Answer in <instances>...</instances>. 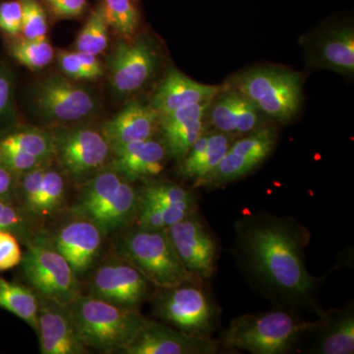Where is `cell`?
Segmentation results:
<instances>
[{
	"instance_id": "6da1fadb",
	"label": "cell",
	"mask_w": 354,
	"mask_h": 354,
	"mask_svg": "<svg viewBox=\"0 0 354 354\" xmlns=\"http://www.w3.org/2000/svg\"><path fill=\"white\" fill-rule=\"evenodd\" d=\"M307 232L295 221L262 216L244 225L239 235L247 259L266 285L304 297L315 285L305 263Z\"/></svg>"
},
{
	"instance_id": "7a4b0ae2",
	"label": "cell",
	"mask_w": 354,
	"mask_h": 354,
	"mask_svg": "<svg viewBox=\"0 0 354 354\" xmlns=\"http://www.w3.org/2000/svg\"><path fill=\"white\" fill-rule=\"evenodd\" d=\"M79 337L88 348L121 353L148 322L138 309H128L92 297L79 295L68 305Z\"/></svg>"
},
{
	"instance_id": "3957f363",
	"label": "cell",
	"mask_w": 354,
	"mask_h": 354,
	"mask_svg": "<svg viewBox=\"0 0 354 354\" xmlns=\"http://www.w3.org/2000/svg\"><path fill=\"white\" fill-rule=\"evenodd\" d=\"M288 312L271 311L237 317L221 335L223 346L254 354L288 353L300 337L320 327Z\"/></svg>"
},
{
	"instance_id": "277c9868",
	"label": "cell",
	"mask_w": 354,
	"mask_h": 354,
	"mask_svg": "<svg viewBox=\"0 0 354 354\" xmlns=\"http://www.w3.org/2000/svg\"><path fill=\"white\" fill-rule=\"evenodd\" d=\"M115 252L156 288H171L195 279L179 259L167 230L137 225L118 239Z\"/></svg>"
},
{
	"instance_id": "5b68a950",
	"label": "cell",
	"mask_w": 354,
	"mask_h": 354,
	"mask_svg": "<svg viewBox=\"0 0 354 354\" xmlns=\"http://www.w3.org/2000/svg\"><path fill=\"white\" fill-rule=\"evenodd\" d=\"M26 247L20 265L28 285L39 297L68 306L81 295L79 278L55 248L50 232L39 228Z\"/></svg>"
},
{
	"instance_id": "8992f818",
	"label": "cell",
	"mask_w": 354,
	"mask_h": 354,
	"mask_svg": "<svg viewBox=\"0 0 354 354\" xmlns=\"http://www.w3.org/2000/svg\"><path fill=\"white\" fill-rule=\"evenodd\" d=\"M228 87L234 88L260 113L281 122L290 120L302 101V76L298 72L260 66L235 75Z\"/></svg>"
},
{
	"instance_id": "52a82bcc",
	"label": "cell",
	"mask_w": 354,
	"mask_h": 354,
	"mask_svg": "<svg viewBox=\"0 0 354 354\" xmlns=\"http://www.w3.org/2000/svg\"><path fill=\"white\" fill-rule=\"evenodd\" d=\"M203 283L193 279L171 288H157L152 299L153 314L185 334L212 339L216 310Z\"/></svg>"
},
{
	"instance_id": "ba28073f",
	"label": "cell",
	"mask_w": 354,
	"mask_h": 354,
	"mask_svg": "<svg viewBox=\"0 0 354 354\" xmlns=\"http://www.w3.org/2000/svg\"><path fill=\"white\" fill-rule=\"evenodd\" d=\"M53 133L55 156L60 171L82 184L106 167L111 149L102 132L88 127L58 129Z\"/></svg>"
},
{
	"instance_id": "9c48e42d",
	"label": "cell",
	"mask_w": 354,
	"mask_h": 354,
	"mask_svg": "<svg viewBox=\"0 0 354 354\" xmlns=\"http://www.w3.org/2000/svg\"><path fill=\"white\" fill-rule=\"evenodd\" d=\"M35 104L43 118L62 124L88 118L100 106L94 93L62 76L48 77L39 84Z\"/></svg>"
},
{
	"instance_id": "30bf717a",
	"label": "cell",
	"mask_w": 354,
	"mask_h": 354,
	"mask_svg": "<svg viewBox=\"0 0 354 354\" xmlns=\"http://www.w3.org/2000/svg\"><path fill=\"white\" fill-rule=\"evenodd\" d=\"M150 286L136 268L118 257L97 267L88 295L124 308L138 309L150 295Z\"/></svg>"
},
{
	"instance_id": "8fae6325",
	"label": "cell",
	"mask_w": 354,
	"mask_h": 354,
	"mask_svg": "<svg viewBox=\"0 0 354 354\" xmlns=\"http://www.w3.org/2000/svg\"><path fill=\"white\" fill-rule=\"evenodd\" d=\"M277 144V133L269 127H260L232 142L218 167L198 184L221 186L245 176L269 157Z\"/></svg>"
},
{
	"instance_id": "7c38bea8",
	"label": "cell",
	"mask_w": 354,
	"mask_h": 354,
	"mask_svg": "<svg viewBox=\"0 0 354 354\" xmlns=\"http://www.w3.org/2000/svg\"><path fill=\"white\" fill-rule=\"evenodd\" d=\"M179 259L199 281H208L216 270V245L209 230L195 213L167 228Z\"/></svg>"
},
{
	"instance_id": "4fadbf2b",
	"label": "cell",
	"mask_w": 354,
	"mask_h": 354,
	"mask_svg": "<svg viewBox=\"0 0 354 354\" xmlns=\"http://www.w3.org/2000/svg\"><path fill=\"white\" fill-rule=\"evenodd\" d=\"M158 55L153 44L140 38L132 44L118 43L109 57L111 83L118 95L137 92L153 76Z\"/></svg>"
},
{
	"instance_id": "5bb4252c",
	"label": "cell",
	"mask_w": 354,
	"mask_h": 354,
	"mask_svg": "<svg viewBox=\"0 0 354 354\" xmlns=\"http://www.w3.org/2000/svg\"><path fill=\"white\" fill-rule=\"evenodd\" d=\"M50 234L55 248L78 278L92 269L101 254L106 236L94 221L80 216H75Z\"/></svg>"
},
{
	"instance_id": "9a60e30c",
	"label": "cell",
	"mask_w": 354,
	"mask_h": 354,
	"mask_svg": "<svg viewBox=\"0 0 354 354\" xmlns=\"http://www.w3.org/2000/svg\"><path fill=\"white\" fill-rule=\"evenodd\" d=\"M39 297L38 330L41 354H85L88 348L79 337L69 307Z\"/></svg>"
},
{
	"instance_id": "2e32d148",
	"label": "cell",
	"mask_w": 354,
	"mask_h": 354,
	"mask_svg": "<svg viewBox=\"0 0 354 354\" xmlns=\"http://www.w3.org/2000/svg\"><path fill=\"white\" fill-rule=\"evenodd\" d=\"M218 342L185 334L165 323L148 320L123 354H212Z\"/></svg>"
},
{
	"instance_id": "e0dca14e",
	"label": "cell",
	"mask_w": 354,
	"mask_h": 354,
	"mask_svg": "<svg viewBox=\"0 0 354 354\" xmlns=\"http://www.w3.org/2000/svg\"><path fill=\"white\" fill-rule=\"evenodd\" d=\"M60 171L48 165L21 178L17 190V203L28 213L41 221L57 213L64 206L66 197V181Z\"/></svg>"
},
{
	"instance_id": "ac0fdd59",
	"label": "cell",
	"mask_w": 354,
	"mask_h": 354,
	"mask_svg": "<svg viewBox=\"0 0 354 354\" xmlns=\"http://www.w3.org/2000/svg\"><path fill=\"white\" fill-rule=\"evenodd\" d=\"M259 109L234 88L227 87L212 100L207 115L216 131L234 138L260 128Z\"/></svg>"
},
{
	"instance_id": "d6986e66",
	"label": "cell",
	"mask_w": 354,
	"mask_h": 354,
	"mask_svg": "<svg viewBox=\"0 0 354 354\" xmlns=\"http://www.w3.org/2000/svg\"><path fill=\"white\" fill-rule=\"evenodd\" d=\"M212 101L191 104L160 115V128L167 153L183 160L204 133V121Z\"/></svg>"
},
{
	"instance_id": "ffe728a7",
	"label": "cell",
	"mask_w": 354,
	"mask_h": 354,
	"mask_svg": "<svg viewBox=\"0 0 354 354\" xmlns=\"http://www.w3.org/2000/svg\"><path fill=\"white\" fill-rule=\"evenodd\" d=\"M111 153L113 158L106 167L129 183L158 176L164 171L167 155L165 144L152 138L127 144Z\"/></svg>"
},
{
	"instance_id": "44dd1931",
	"label": "cell",
	"mask_w": 354,
	"mask_h": 354,
	"mask_svg": "<svg viewBox=\"0 0 354 354\" xmlns=\"http://www.w3.org/2000/svg\"><path fill=\"white\" fill-rule=\"evenodd\" d=\"M221 90V86L198 83L171 68L153 94L151 106L164 115L184 106L212 101Z\"/></svg>"
},
{
	"instance_id": "7402d4cb",
	"label": "cell",
	"mask_w": 354,
	"mask_h": 354,
	"mask_svg": "<svg viewBox=\"0 0 354 354\" xmlns=\"http://www.w3.org/2000/svg\"><path fill=\"white\" fill-rule=\"evenodd\" d=\"M158 127L160 114L151 106L132 102L104 125L102 133L113 151L127 144L152 138Z\"/></svg>"
},
{
	"instance_id": "603a6c76",
	"label": "cell",
	"mask_w": 354,
	"mask_h": 354,
	"mask_svg": "<svg viewBox=\"0 0 354 354\" xmlns=\"http://www.w3.org/2000/svg\"><path fill=\"white\" fill-rule=\"evenodd\" d=\"M313 64L342 75L354 73V31L351 26H339L324 32L315 41Z\"/></svg>"
},
{
	"instance_id": "cb8c5ba5",
	"label": "cell",
	"mask_w": 354,
	"mask_h": 354,
	"mask_svg": "<svg viewBox=\"0 0 354 354\" xmlns=\"http://www.w3.org/2000/svg\"><path fill=\"white\" fill-rule=\"evenodd\" d=\"M232 142V137L225 133H203L183 158V176L193 179L197 187L218 167Z\"/></svg>"
},
{
	"instance_id": "d4e9b609",
	"label": "cell",
	"mask_w": 354,
	"mask_h": 354,
	"mask_svg": "<svg viewBox=\"0 0 354 354\" xmlns=\"http://www.w3.org/2000/svg\"><path fill=\"white\" fill-rule=\"evenodd\" d=\"M139 192L131 183L123 179L120 187L108 201L84 216L94 221L104 235L123 230L136 218Z\"/></svg>"
},
{
	"instance_id": "484cf974",
	"label": "cell",
	"mask_w": 354,
	"mask_h": 354,
	"mask_svg": "<svg viewBox=\"0 0 354 354\" xmlns=\"http://www.w3.org/2000/svg\"><path fill=\"white\" fill-rule=\"evenodd\" d=\"M122 180V177L118 172L104 167L81 184L80 193L71 208L72 214L74 216H88L113 196Z\"/></svg>"
},
{
	"instance_id": "4316f807",
	"label": "cell",
	"mask_w": 354,
	"mask_h": 354,
	"mask_svg": "<svg viewBox=\"0 0 354 354\" xmlns=\"http://www.w3.org/2000/svg\"><path fill=\"white\" fill-rule=\"evenodd\" d=\"M0 307L38 330L39 297L31 288L0 278Z\"/></svg>"
},
{
	"instance_id": "83f0119b",
	"label": "cell",
	"mask_w": 354,
	"mask_h": 354,
	"mask_svg": "<svg viewBox=\"0 0 354 354\" xmlns=\"http://www.w3.org/2000/svg\"><path fill=\"white\" fill-rule=\"evenodd\" d=\"M0 149L28 153L44 162H53L55 156L53 133L38 128H25L9 133L0 138Z\"/></svg>"
},
{
	"instance_id": "f1b7e54d",
	"label": "cell",
	"mask_w": 354,
	"mask_h": 354,
	"mask_svg": "<svg viewBox=\"0 0 354 354\" xmlns=\"http://www.w3.org/2000/svg\"><path fill=\"white\" fill-rule=\"evenodd\" d=\"M321 354H353L354 353V317L348 312L327 323L317 346Z\"/></svg>"
},
{
	"instance_id": "f546056e",
	"label": "cell",
	"mask_w": 354,
	"mask_h": 354,
	"mask_svg": "<svg viewBox=\"0 0 354 354\" xmlns=\"http://www.w3.org/2000/svg\"><path fill=\"white\" fill-rule=\"evenodd\" d=\"M139 195L169 209H180L194 213L196 201L191 191L169 183L150 181Z\"/></svg>"
},
{
	"instance_id": "4dcf8cb0",
	"label": "cell",
	"mask_w": 354,
	"mask_h": 354,
	"mask_svg": "<svg viewBox=\"0 0 354 354\" xmlns=\"http://www.w3.org/2000/svg\"><path fill=\"white\" fill-rule=\"evenodd\" d=\"M38 221L17 203L0 200V232H10L26 245L41 228Z\"/></svg>"
},
{
	"instance_id": "1f68e13d",
	"label": "cell",
	"mask_w": 354,
	"mask_h": 354,
	"mask_svg": "<svg viewBox=\"0 0 354 354\" xmlns=\"http://www.w3.org/2000/svg\"><path fill=\"white\" fill-rule=\"evenodd\" d=\"M106 24L121 36L129 38L138 24V12L133 0H104L102 7Z\"/></svg>"
},
{
	"instance_id": "d6a6232c",
	"label": "cell",
	"mask_w": 354,
	"mask_h": 354,
	"mask_svg": "<svg viewBox=\"0 0 354 354\" xmlns=\"http://www.w3.org/2000/svg\"><path fill=\"white\" fill-rule=\"evenodd\" d=\"M109 44L108 24L104 19L102 7L97 8L86 23L76 41V50L79 53L100 55Z\"/></svg>"
},
{
	"instance_id": "836d02e7",
	"label": "cell",
	"mask_w": 354,
	"mask_h": 354,
	"mask_svg": "<svg viewBox=\"0 0 354 354\" xmlns=\"http://www.w3.org/2000/svg\"><path fill=\"white\" fill-rule=\"evenodd\" d=\"M14 58L31 70L43 69L53 58V48L44 38L23 39L11 48Z\"/></svg>"
},
{
	"instance_id": "e575fe53",
	"label": "cell",
	"mask_w": 354,
	"mask_h": 354,
	"mask_svg": "<svg viewBox=\"0 0 354 354\" xmlns=\"http://www.w3.org/2000/svg\"><path fill=\"white\" fill-rule=\"evenodd\" d=\"M22 32L26 39L44 38L48 31L46 15L34 0H23Z\"/></svg>"
},
{
	"instance_id": "d590c367",
	"label": "cell",
	"mask_w": 354,
	"mask_h": 354,
	"mask_svg": "<svg viewBox=\"0 0 354 354\" xmlns=\"http://www.w3.org/2000/svg\"><path fill=\"white\" fill-rule=\"evenodd\" d=\"M46 164H50V162H44L41 158L28 155V153L0 149V165L12 172L18 178L23 174Z\"/></svg>"
},
{
	"instance_id": "8d00e7d4",
	"label": "cell",
	"mask_w": 354,
	"mask_h": 354,
	"mask_svg": "<svg viewBox=\"0 0 354 354\" xmlns=\"http://www.w3.org/2000/svg\"><path fill=\"white\" fill-rule=\"evenodd\" d=\"M22 256L17 237L8 232H0V272L20 265Z\"/></svg>"
},
{
	"instance_id": "74e56055",
	"label": "cell",
	"mask_w": 354,
	"mask_h": 354,
	"mask_svg": "<svg viewBox=\"0 0 354 354\" xmlns=\"http://www.w3.org/2000/svg\"><path fill=\"white\" fill-rule=\"evenodd\" d=\"M23 7L19 1H6L0 4V30L7 34H21Z\"/></svg>"
},
{
	"instance_id": "f35d334b",
	"label": "cell",
	"mask_w": 354,
	"mask_h": 354,
	"mask_svg": "<svg viewBox=\"0 0 354 354\" xmlns=\"http://www.w3.org/2000/svg\"><path fill=\"white\" fill-rule=\"evenodd\" d=\"M13 78L10 70L0 64V121L8 115L12 108Z\"/></svg>"
},
{
	"instance_id": "ab89813d",
	"label": "cell",
	"mask_w": 354,
	"mask_h": 354,
	"mask_svg": "<svg viewBox=\"0 0 354 354\" xmlns=\"http://www.w3.org/2000/svg\"><path fill=\"white\" fill-rule=\"evenodd\" d=\"M58 60L60 67L66 75L75 79H90L87 71L84 68L77 53L58 51Z\"/></svg>"
},
{
	"instance_id": "60d3db41",
	"label": "cell",
	"mask_w": 354,
	"mask_h": 354,
	"mask_svg": "<svg viewBox=\"0 0 354 354\" xmlns=\"http://www.w3.org/2000/svg\"><path fill=\"white\" fill-rule=\"evenodd\" d=\"M51 10L62 18L76 17L85 9L87 0H48Z\"/></svg>"
},
{
	"instance_id": "b9f144b4",
	"label": "cell",
	"mask_w": 354,
	"mask_h": 354,
	"mask_svg": "<svg viewBox=\"0 0 354 354\" xmlns=\"http://www.w3.org/2000/svg\"><path fill=\"white\" fill-rule=\"evenodd\" d=\"M17 183L18 177L0 165V200L16 202Z\"/></svg>"
},
{
	"instance_id": "7bdbcfd3",
	"label": "cell",
	"mask_w": 354,
	"mask_h": 354,
	"mask_svg": "<svg viewBox=\"0 0 354 354\" xmlns=\"http://www.w3.org/2000/svg\"><path fill=\"white\" fill-rule=\"evenodd\" d=\"M77 55H78L79 59H80L84 68L87 71L90 79L97 78L102 75L104 71H102L101 62L95 57V55L88 53H79V51H77Z\"/></svg>"
}]
</instances>
